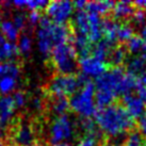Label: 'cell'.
Returning <instances> with one entry per match:
<instances>
[{"label": "cell", "mask_w": 146, "mask_h": 146, "mask_svg": "<svg viewBox=\"0 0 146 146\" xmlns=\"http://www.w3.org/2000/svg\"><path fill=\"white\" fill-rule=\"evenodd\" d=\"M145 44L146 43H144L140 36H133L130 41L127 42V50L133 54L141 53Z\"/></svg>", "instance_id": "cell-27"}, {"label": "cell", "mask_w": 146, "mask_h": 146, "mask_svg": "<svg viewBox=\"0 0 146 146\" xmlns=\"http://www.w3.org/2000/svg\"><path fill=\"white\" fill-rule=\"evenodd\" d=\"M146 68V61L142 56H133L127 63V73L137 77Z\"/></svg>", "instance_id": "cell-21"}, {"label": "cell", "mask_w": 146, "mask_h": 146, "mask_svg": "<svg viewBox=\"0 0 146 146\" xmlns=\"http://www.w3.org/2000/svg\"><path fill=\"white\" fill-rule=\"evenodd\" d=\"M134 5H135L138 9H141V10H144V11H146V0L135 1V2H134Z\"/></svg>", "instance_id": "cell-41"}, {"label": "cell", "mask_w": 146, "mask_h": 146, "mask_svg": "<svg viewBox=\"0 0 146 146\" xmlns=\"http://www.w3.org/2000/svg\"><path fill=\"white\" fill-rule=\"evenodd\" d=\"M13 146H16V145H13Z\"/></svg>", "instance_id": "cell-47"}, {"label": "cell", "mask_w": 146, "mask_h": 146, "mask_svg": "<svg viewBox=\"0 0 146 146\" xmlns=\"http://www.w3.org/2000/svg\"><path fill=\"white\" fill-rule=\"evenodd\" d=\"M17 79L10 75H4L0 78V93L2 95H9L16 89Z\"/></svg>", "instance_id": "cell-22"}, {"label": "cell", "mask_w": 146, "mask_h": 146, "mask_svg": "<svg viewBox=\"0 0 146 146\" xmlns=\"http://www.w3.org/2000/svg\"><path fill=\"white\" fill-rule=\"evenodd\" d=\"M143 146H146V140L144 141V143H143Z\"/></svg>", "instance_id": "cell-45"}, {"label": "cell", "mask_w": 146, "mask_h": 146, "mask_svg": "<svg viewBox=\"0 0 146 146\" xmlns=\"http://www.w3.org/2000/svg\"><path fill=\"white\" fill-rule=\"evenodd\" d=\"M3 128H2V125L0 123V146H4V142H3Z\"/></svg>", "instance_id": "cell-42"}, {"label": "cell", "mask_w": 146, "mask_h": 146, "mask_svg": "<svg viewBox=\"0 0 146 146\" xmlns=\"http://www.w3.org/2000/svg\"><path fill=\"white\" fill-rule=\"evenodd\" d=\"M135 91H137V96H138L144 104H146V86H143V85L139 84Z\"/></svg>", "instance_id": "cell-36"}, {"label": "cell", "mask_w": 146, "mask_h": 146, "mask_svg": "<svg viewBox=\"0 0 146 146\" xmlns=\"http://www.w3.org/2000/svg\"><path fill=\"white\" fill-rule=\"evenodd\" d=\"M73 47L81 57L89 56L92 51V45L89 38L78 33H75L73 36Z\"/></svg>", "instance_id": "cell-16"}, {"label": "cell", "mask_w": 146, "mask_h": 146, "mask_svg": "<svg viewBox=\"0 0 146 146\" xmlns=\"http://www.w3.org/2000/svg\"><path fill=\"white\" fill-rule=\"evenodd\" d=\"M12 21L21 31V30L26 28V26L28 24V16L24 12H17L13 15Z\"/></svg>", "instance_id": "cell-29"}, {"label": "cell", "mask_w": 146, "mask_h": 146, "mask_svg": "<svg viewBox=\"0 0 146 146\" xmlns=\"http://www.w3.org/2000/svg\"><path fill=\"white\" fill-rule=\"evenodd\" d=\"M17 45L9 42L0 33V63L3 61H13L18 56Z\"/></svg>", "instance_id": "cell-13"}, {"label": "cell", "mask_w": 146, "mask_h": 146, "mask_svg": "<svg viewBox=\"0 0 146 146\" xmlns=\"http://www.w3.org/2000/svg\"><path fill=\"white\" fill-rule=\"evenodd\" d=\"M112 12H113V16L115 19H125V18L132 16L134 9L128 1H121L117 3H114Z\"/></svg>", "instance_id": "cell-19"}, {"label": "cell", "mask_w": 146, "mask_h": 146, "mask_svg": "<svg viewBox=\"0 0 146 146\" xmlns=\"http://www.w3.org/2000/svg\"><path fill=\"white\" fill-rule=\"evenodd\" d=\"M123 105L126 112L132 118H140L145 112V105L140 98L134 94H128L123 97Z\"/></svg>", "instance_id": "cell-12"}, {"label": "cell", "mask_w": 146, "mask_h": 146, "mask_svg": "<svg viewBox=\"0 0 146 146\" xmlns=\"http://www.w3.org/2000/svg\"><path fill=\"white\" fill-rule=\"evenodd\" d=\"M124 142H121L119 139H113L109 142H107L104 146H123Z\"/></svg>", "instance_id": "cell-39"}, {"label": "cell", "mask_w": 146, "mask_h": 146, "mask_svg": "<svg viewBox=\"0 0 146 146\" xmlns=\"http://www.w3.org/2000/svg\"><path fill=\"white\" fill-rule=\"evenodd\" d=\"M99 135H84L80 140L78 146H98Z\"/></svg>", "instance_id": "cell-31"}, {"label": "cell", "mask_w": 146, "mask_h": 146, "mask_svg": "<svg viewBox=\"0 0 146 146\" xmlns=\"http://www.w3.org/2000/svg\"><path fill=\"white\" fill-rule=\"evenodd\" d=\"M69 109V102L66 98H53L51 102V110L57 116L65 115L66 111Z\"/></svg>", "instance_id": "cell-26"}, {"label": "cell", "mask_w": 146, "mask_h": 146, "mask_svg": "<svg viewBox=\"0 0 146 146\" xmlns=\"http://www.w3.org/2000/svg\"><path fill=\"white\" fill-rule=\"evenodd\" d=\"M12 97L14 102H15L16 108H24L25 106L27 105V96H26V94L24 92L17 91V92L14 93Z\"/></svg>", "instance_id": "cell-32"}, {"label": "cell", "mask_w": 146, "mask_h": 146, "mask_svg": "<svg viewBox=\"0 0 146 146\" xmlns=\"http://www.w3.org/2000/svg\"><path fill=\"white\" fill-rule=\"evenodd\" d=\"M138 81H139V84H140V85L146 86V68L144 69V70H143L140 75H139Z\"/></svg>", "instance_id": "cell-38"}, {"label": "cell", "mask_w": 146, "mask_h": 146, "mask_svg": "<svg viewBox=\"0 0 146 146\" xmlns=\"http://www.w3.org/2000/svg\"><path fill=\"white\" fill-rule=\"evenodd\" d=\"M86 3L88 2H85L84 0H78V1L74 2V7H75V9H77V11H83V10H85Z\"/></svg>", "instance_id": "cell-37"}, {"label": "cell", "mask_w": 146, "mask_h": 146, "mask_svg": "<svg viewBox=\"0 0 146 146\" xmlns=\"http://www.w3.org/2000/svg\"><path fill=\"white\" fill-rule=\"evenodd\" d=\"M33 146H40V145H36V144H34V145H33Z\"/></svg>", "instance_id": "cell-46"}, {"label": "cell", "mask_w": 146, "mask_h": 146, "mask_svg": "<svg viewBox=\"0 0 146 146\" xmlns=\"http://www.w3.org/2000/svg\"><path fill=\"white\" fill-rule=\"evenodd\" d=\"M143 141L142 135L139 132H130L126 140L124 141V145L123 146H143Z\"/></svg>", "instance_id": "cell-28"}, {"label": "cell", "mask_w": 146, "mask_h": 146, "mask_svg": "<svg viewBox=\"0 0 146 146\" xmlns=\"http://www.w3.org/2000/svg\"><path fill=\"white\" fill-rule=\"evenodd\" d=\"M70 38L66 25L56 24L48 17H43L36 29V47L42 57L48 58L58 45L65 44Z\"/></svg>", "instance_id": "cell-3"}, {"label": "cell", "mask_w": 146, "mask_h": 146, "mask_svg": "<svg viewBox=\"0 0 146 146\" xmlns=\"http://www.w3.org/2000/svg\"><path fill=\"white\" fill-rule=\"evenodd\" d=\"M18 10H29L30 12L40 11L42 9H46L48 1L46 0H15L11 2Z\"/></svg>", "instance_id": "cell-17"}, {"label": "cell", "mask_w": 146, "mask_h": 146, "mask_svg": "<svg viewBox=\"0 0 146 146\" xmlns=\"http://www.w3.org/2000/svg\"><path fill=\"white\" fill-rule=\"evenodd\" d=\"M74 2L67 0H56L48 2L46 7L47 16L51 21L59 25H65L74 15Z\"/></svg>", "instance_id": "cell-8"}, {"label": "cell", "mask_w": 146, "mask_h": 146, "mask_svg": "<svg viewBox=\"0 0 146 146\" xmlns=\"http://www.w3.org/2000/svg\"><path fill=\"white\" fill-rule=\"evenodd\" d=\"M33 46V40L32 37L30 36L27 33L21 34L18 41H17V49L18 52L21 53L23 56H28L29 53L31 52Z\"/></svg>", "instance_id": "cell-24"}, {"label": "cell", "mask_w": 146, "mask_h": 146, "mask_svg": "<svg viewBox=\"0 0 146 146\" xmlns=\"http://www.w3.org/2000/svg\"><path fill=\"white\" fill-rule=\"evenodd\" d=\"M96 99H95V84L86 81L77 93H75L69 100V108L81 119L91 118L96 115Z\"/></svg>", "instance_id": "cell-4"}, {"label": "cell", "mask_w": 146, "mask_h": 146, "mask_svg": "<svg viewBox=\"0 0 146 146\" xmlns=\"http://www.w3.org/2000/svg\"><path fill=\"white\" fill-rule=\"evenodd\" d=\"M126 59H127V49H125L122 46L111 49L109 60L112 64L115 65V67H118L121 64H123Z\"/></svg>", "instance_id": "cell-23"}, {"label": "cell", "mask_w": 146, "mask_h": 146, "mask_svg": "<svg viewBox=\"0 0 146 146\" xmlns=\"http://www.w3.org/2000/svg\"><path fill=\"white\" fill-rule=\"evenodd\" d=\"M139 85L137 77L125 73L119 66L108 69L95 82L96 105L102 108L113 105L119 95H128Z\"/></svg>", "instance_id": "cell-1"}, {"label": "cell", "mask_w": 146, "mask_h": 146, "mask_svg": "<svg viewBox=\"0 0 146 146\" xmlns=\"http://www.w3.org/2000/svg\"><path fill=\"white\" fill-rule=\"evenodd\" d=\"M111 49H112L111 48V44L105 40V41H100L94 45L90 54H92L93 57H95L100 61L107 62V60L109 59Z\"/></svg>", "instance_id": "cell-20"}, {"label": "cell", "mask_w": 146, "mask_h": 146, "mask_svg": "<svg viewBox=\"0 0 146 146\" xmlns=\"http://www.w3.org/2000/svg\"><path fill=\"white\" fill-rule=\"evenodd\" d=\"M53 146H73V145L69 144V143H62V144H57V145H53Z\"/></svg>", "instance_id": "cell-44"}, {"label": "cell", "mask_w": 146, "mask_h": 146, "mask_svg": "<svg viewBox=\"0 0 146 146\" xmlns=\"http://www.w3.org/2000/svg\"><path fill=\"white\" fill-rule=\"evenodd\" d=\"M141 56L145 59V61H146V44L144 45V47H143V50H142V52H141Z\"/></svg>", "instance_id": "cell-43"}, {"label": "cell", "mask_w": 146, "mask_h": 146, "mask_svg": "<svg viewBox=\"0 0 146 146\" xmlns=\"http://www.w3.org/2000/svg\"><path fill=\"white\" fill-rule=\"evenodd\" d=\"M132 21L133 24L138 25V26H143L146 24V11L141 10V9H137V11H134L132 14Z\"/></svg>", "instance_id": "cell-30"}, {"label": "cell", "mask_w": 146, "mask_h": 146, "mask_svg": "<svg viewBox=\"0 0 146 146\" xmlns=\"http://www.w3.org/2000/svg\"><path fill=\"white\" fill-rule=\"evenodd\" d=\"M53 67L61 75H74L79 65L77 61V51L73 45L65 43L54 47L50 54Z\"/></svg>", "instance_id": "cell-6"}, {"label": "cell", "mask_w": 146, "mask_h": 146, "mask_svg": "<svg viewBox=\"0 0 146 146\" xmlns=\"http://www.w3.org/2000/svg\"><path fill=\"white\" fill-rule=\"evenodd\" d=\"M0 33L5 37V40H8L11 43L17 42L21 36L19 29L10 19H3L0 21Z\"/></svg>", "instance_id": "cell-14"}, {"label": "cell", "mask_w": 146, "mask_h": 146, "mask_svg": "<svg viewBox=\"0 0 146 146\" xmlns=\"http://www.w3.org/2000/svg\"><path fill=\"white\" fill-rule=\"evenodd\" d=\"M43 17L41 16V14L38 11H33V12H30L28 15V24L31 25L32 27L34 26H38L40 21H42Z\"/></svg>", "instance_id": "cell-34"}, {"label": "cell", "mask_w": 146, "mask_h": 146, "mask_svg": "<svg viewBox=\"0 0 146 146\" xmlns=\"http://www.w3.org/2000/svg\"><path fill=\"white\" fill-rule=\"evenodd\" d=\"M86 81H89V78L85 77L84 75L77 77L75 75L59 74L50 80L48 91L54 98H66L77 93Z\"/></svg>", "instance_id": "cell-5"}, {"label": "cell", "mask_w": 146, "mask_h": 146, "mask_svg": "<svg viewBox=\"0 0 146 146\" xmlns=\"http://www.w3.org/2000/svg\"><path fill=\"white\" fill-rule=\"evenodd\" d=\"M76 134V124L68 115H60L53 118L47 129L48 141L52 145L70 142Z\"/></svg>", "instance_id": "cell-7"}, {"label": "cell", "mask_w": 146, "mask_h": 146, "mask_svg": "<svg viewBox=\"0 0 146 146\" xmlns=\"http://www.w3.org/2000/svg\"><path fill=\"white\" fill-rule=\"evenodd\" d=\"M119 27V23L114 19H106L102 21V33L106 41L112 45L116 42L117 30Z\"/></svg>", "instance_id": "cell-18"}, {"label": "cell", "mask_w": 146, "mask_h": 146, "mask_svg": "<svg viewBox=\"0 0 146 146\" xmlns=\"http://www.w3.org/2000/svg\"><path fill=\"white\" fill-rule=\"evenodd\" d=\"M139 34H140V37L144 43H146V24L143 25L140 27V31H139Z\"/></svg>", "instance_id": "cell-40"}, {"label": "cell", "mask_w": 146, "mask_h": 146, "mask_svg": "<svg viewBox=\"0 0 146 146\" xmlns=\"http://www.w3.org/2000/svg\"><path fill=\"white\" fill-rule=\"evenodd\" d=\"M113 7L114 3L112 1H105V0L104 1L102 0V1H90L86 3L85 11L100 16V15H105L111 12Z\"/></svg>", "instance_id": "cell-15"}, {"label": "cell", "mask_w": 146, "mask_h": 146, "mask_svg": "<svg viewBox=\"0 0 146 146\" xmlns=\"http://www.w3.org/2000/svg\"><path fill=\"white\" fill-rule=\"evenodd\" d=\"M11 140L16 146H33L35 143V131L28 122H21L11 131Z\"/></svg>", "instance_id": "cell-9"}, {"label": "cell", "mask_w": 146, "mask_h": 146, "mask_svg": "<svg viewBox=\"0 0 146 146\" xmlns=\"http://www.w3.org/2000/svg\"><path fill=\"white\" fill-rule=\"evenodd\" d=\"M30 108L33 110V112H42L44 109V102L41 97H34L30 102Z\"/></svg>", "instance_id": "cell-33"}, {"label": "cell", "mask_w": 146, "mask_h": 146, "mask_svg": "<svg viewBox=\"0 0 146 146\" xmlns=\"http://www.w3.org/2000/svg\"><path fill=\"white\" fill-rule=\"evenodd\" d=\"M16 106L11 95L0 96V123L8 125L12 122L16 114Z\"/></svg>", "instance_id": "cell-11"}, {"label": "cell", "mask_w": 146, "mask_h": 146, "mask_svg": "<svg viewBox=\"0 0 146 146\" xmlns=\"http://www.w3.org/2000/svg\"><path fill=\"white\" fill-rule=\"evenodd\" d=\"M79 67L81 69L82 75H84L85 77L96 79L108 70L107 62L100 61L92 54L81 57V59L79 60Z\"/></svg>", "instance_id": "cell-10"}, {"label": "cell", "mask_w": 146, "mask_h": 146, "mask_svg": "<svg viewBox=\"0 0 146 146\" xmlns=\"http://www.w3.org/2000/svg\"><path fill=\"white\" fill-rule=\"evenodd\" d=\"M95 124L102 133L112 139H119L133 127V118L126 112L124 107L111 105L97 111Z\"/></svg>", "instance_id": "cell-2"}, {"label": "cell", "mask_w": 146, "mask_h": 146, "mask_svg": "<svg viewBox=\"0 0 146 146\" xmlns=\"http://www.w3.org/2000/svg\"><path fill=\"white\" fill-rule=\"evenodd\" d=\"M138 127L140 132L146 137V110L145 112L142 114V116L138 119Z\"/></svg>", "instance_id": "cell-35"}, {"label": "cell", "mask_w": 146, "mask_h": 146, "mask_svg": "<svg viewBox=\"0 0 146 146\" xmlns=\"http://www.w3.org/2000/svg\"><path fill=\"white\" fill-rule=\"evenodd\" d=\"M133 37V28L128 24H119L116 35V42L127 43Z\"/></svg>", "instance_id": "cell-25"}]
</instances>
